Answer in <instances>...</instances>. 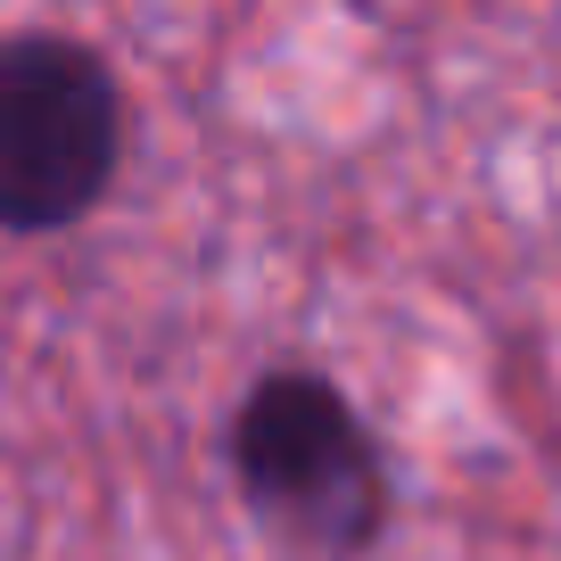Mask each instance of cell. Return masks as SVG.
<instances>
[{
    "label": "cell",
    "mask_w": 561,
    "mask_h": 561,
    "mask_svg": "<svg viewBox=\"0 0 561 561\" xmlns=\"http://www.w3.org/2000/svg\"><path fill=\"white\" fill-rule=\"evenodd\" d=\"M133 158V91L67 25L0 34V231L50 240L107 207Z\"/></svg>",
    "instance_id": "obj_2"
},
{
    "label": "cell",
    "mask_w": 561,
    "mask_h": 561,
    "mask_svg": "<svg viewBox=\"0 0 561 561\" xmlns=\"http://www.w3.org/2000/svg\"><path fill=\"white\" fill-rule=\"evenodd\" d=\"M231 495L264 537L314 561H364L397 520V471L364 404L322 364H264L224 421Z\"/></svg>",
    "instance_id": "obj_1"
}]
</instances>
